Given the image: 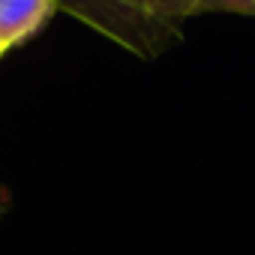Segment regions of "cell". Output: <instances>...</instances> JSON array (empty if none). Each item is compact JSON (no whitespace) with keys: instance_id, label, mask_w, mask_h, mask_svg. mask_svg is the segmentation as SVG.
<instances>
[{"instance_id":"cell-1","label":"cell","mask_w":255,"mask_h":255,"mask_svg":"<svg viewBox=\"0 0 255 255\" xmlns=\"http://www.w3.org/2000/svg\"><path fill=\"white\" fill-rule=\"evenodd\" d=\"M60 9L108 33L129 51L153 57L180 36V21L198 12V3H72Z\"/></svg>"},{"instance_id":"cell-2","label":"cell","mask_w":255,"mask_h":255,"mask_svg":"<svg viewBox=\"0 0 255 255\" xmlns=\"http://www.w3.org/2000/svg\"><path fill=\"white\" fill-rule=\"evenodd\" d=\"M60 3L51 0H0V48L3 54L33 36L54 12Z\"/></svg>"},{"instance_id":"cell-3","label":"cell","mask_w":255,"mask_h":255,"mask_svg":"<svg viewBox=\"0 0 255 255\" xmlns=\"http://www.w3.org/2000/svg\"><path fill=\"white\" fill-rule=\"evenodd\" d=\"M198 12H237L255 18V0H222V3H198Z\"/></svg>"},{"instance_id":"cell-4","label":"cell","mask_w":255,"mask_h":255,"mask_svg":"<svg viewBox=\"0 0 255 255\" xmlns=\"http://www.w3.org/2000/svg\"><path fill=\"white\" fill-rule=\"evenodd\" d=\"M9 207H12V192L9 186H0V219L9 213Z\"/></svg>"},{"instance_id":"cell-5","label":"cell","mask_w":255,"mask_h":255,"mask_svg":"<svg viewBox=\"0 0 255 255\" xmlns=\"http://www.w3.org/2000/svg\"><path fill=\"white\" fill-rule=\"evenodd\" d=\"M0 57H3V48H0Z\"/></svg>"}]
</instances>
